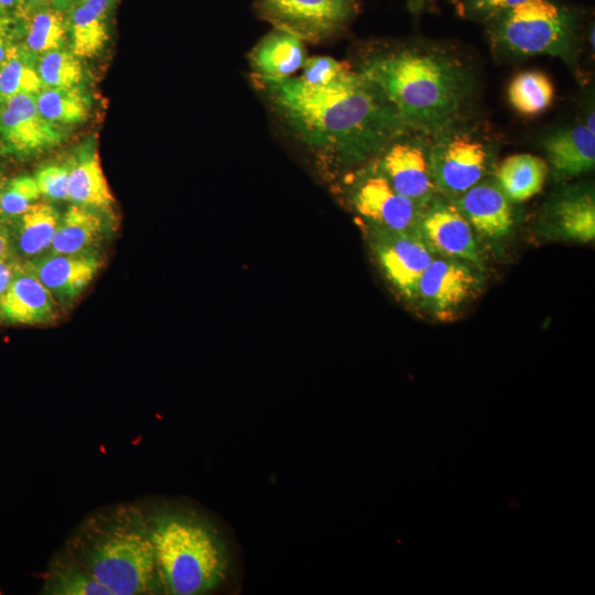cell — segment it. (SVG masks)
<instances>
[{
  "label": "cell",
  "instance_id": "12",
  "mask_svg": "<svg viewBox=\"0 0 595 595\" xmlns=\"http://www.w3.org/2000/svg\"><path fill=\"white\" fill-rule=\"evenodd\" d=\"M404 134L391 141L374 164L397 193L424 207L437 193L429 150L419 141L403 139Z\"/></svg>",
  "mask_w": 595,
  "mask_h": 595
},
{
  "label": "cell",
  "instance_id": "24",
  "mask_svg": "<svg viewBox=\"0 0 595 595\" xmlns=\"http://www.w3.org/2000/svg\"><path fill=\"white\" fill-rule=\"evenodd\" d=\"M100 216L85 206L73 204L60 218L52 240V251L57 255L82 253L101 236Z\"/></svg>",
  "mask_w": 595,
  "mask_h": 595
},
{
  "label": "cell",
  "instance_id": "8",
  "mask_svg": "<svg viewBox=\"0 0 595 595\" xmlns=\"http://www.w3.org/2000/svg\"><path fill=\"white\" fill-rule=\"evenodd\" d=\"M344 190L351 208L365 224L419 234L423 207L397 193L375 164L349 175Z\"/></svg>",
  "mask_w": 595,
  "mask_h": 595
},
{
  "label": "cell",
  "instance_id": "38",
  "mask_svg": "<svg viewBox=\"0 0 595 595\" xmlns=\"http://www.w3.org/2000/svg\"><path fill=\"white\" fill-rule=\"evenodd\" d=\"M52 3V0H20V11L29 10L44 4ZM19 11V12H20Z\"/></svg>",
  "mask_w": 595,
  "mask_h": 595
},
{
  "label": "cell",
  "instance_id": "7",
  "mask_svg": "<svg viewBox=\"0 0 595 595\" xmlns=\"http://www.w3.org/2000/svg\"><path fill=\"white\" fill-rule=\"evenodd\" d=\"M440 131L429 149L432 180L437 192L457 197L487 174L490 148L466 131Z\"/></svg>",
  "mask_w": 595,
  "mask_h": 595
},
{
  "label": "cell",
  "instance_id": "37",
  "mask_svg": "<svg viewBox=\"0 0 595 595\" xmlns=\"http://www.w3.org/2000/svg\"><path fill=\"white\" fill-rule=\"evenodd\" d=\"M0 11L17 17L20 11V0H0Z\"/></svg>",
  "mask_w": 595,
  "mask_h": 595
},
{
  "label": "cell",
  "instance_id": "20",
  "mask_svg": "<svg viewBox=\"0 0 595 595\" xmlns=\"http://www.w3.org/2000/svg\"><path fill=\"white\" fill-rule=\"evenodd\" d=\"M99 260L82 253L45 257L28 268L52 294L75 298L94 279Z\"/></svg>",
  "mask_w": 595,
  "mask_h": 595
},
{
  "label": "cell",
  "instance_id": "29",
  "mask_svg": "<svg viewBox=\"0 0 595 595\" xmlns=\"http://www.w3.org/2000/svg\"><path fill=\"white\" fill-rule=\"evenodd\" d=\"M511 106L523 116H537L553 101L554 87L551 79L538 71L516 75L508 87Z\"/></svg>",
  "mask_w": 595,
  "mask_h": 595
},
{
  "label": "cell",
  "instance_id": "28",
  "mask_svg": "<svg viewBox=\"0 0 595 595\" xmlns=\"http://www.w3.org/2000/svg\"><path fill=\"white\" fill-rule=\"evenodd\" d=\"M43 84L36 69V57L18 42L0 66V104L19 94L36 95Z\"/></svg>",
  "mask_w": 595,
  "mask_h": 595
},
{
  "label": "cell",
  "instance_id": "39",
  "mask_svg": "<svg viewBox=\"0 0 595 595\" xmlns=\"http://www.w3.org/2000/svg\"><path fill=\"white\" fill-rule=\"evenodd\" d=\"M9 250V240L7 234L0 228V260L6 259Z\"/></svg>",
  "mask_w": 595,
  "mask_h": 595
},
{
  "label": "cell",
  "instance_id": "34",
  "mask_svg": "<svg viewBox=\"0 0 595 595\" xmlns=\"http://www.w3.org/2000/svg\"><path fill=\"white\" fill-rule=\"evenodd\" d=\"M524 0H459L466 14L486 21Z\"/></svg>",
  "mask_w": 595,
  "mask_h": 595
},
{
  "label": "cell",
  "instance_id": "14",
  "mask_svg": "<svg viewBox=\"0 0 595 595\" xmlns=\"http://www.w3.org/2000/svg\"><path fill=\"white\" fill-rule=\"evenodd\" d=\"M473 229L488 239L505 237L513 224L511 202L496 181H480L454 202Z\"/></svg>",
  "mask_w": 595,
  "mask_h": 595
},
{
  "label": "cell",
  "instance_id": "35",
  "mask_svg": "<svg viewBox=\"0 0 595 595\" xmlns=\"http://www.w3.org/2000/svg\"><path fill=\"white\" fill-rule=\"evenodd\" d=\"M19 42L17 18L0 11V66Z\"/></svg>",
  "mask_w": 595,
  "mask_h": 595
},
{
  "label": "cell",
  "instance_id": "13",
  "mask_svg": "<svg viewBox=\"0 0 595 595\" xmlns=\"http://www.w3.org/2000/svg\"><path fill=\"white\" fill-rule=\"evenodd\" d=\"M65 132L37 109L35 95L19 94L0 104V139L8 151L32 154L63 141Z\"/></svg>",
  "mask_w": 595,
  "mask_h": 595
},
{
  "label": "cell",
  "instance_id": "41",
  "mask_svg": "<svg viewBox=\"0 0 595 595\" xmlns=\"http://www.w3.org/2000/svg\"><path fill=\"white\" fill-rule=\"evenodd\" d=\"M2 188V176H1V173H0V191Z\"/></svg>",
  "mask_w": 595,
  "mask_h": 595
},
{
  "label": "cell",
  "instance_id": "17",
  "mask_svg": "<svg viewBox=\"0 0 595 595\" xmlns=\"http://www.w3.org/2000/svg\"><path fill=\"white\" fill-rule=\"evenodd\" d=\"M299 37L273 29L261 37L248 55L255 80H278L293 76L306 60Z\"/></svg>",
  "mask_w": 595,
  "mask_h": 595
},
{
  "label": "cell",
  "instance_id": "16",
  "mask_svg": "<svg viewBox=\"0 0 595 595\" xmlns=\"http://www.w3.org/2000/svg\"><path fill=\"white\" fill-rule=\"evenodd\" d=\"M56 315L52 292L29 270L17 271L0 296V316L14 324H39Z\"/></svg>",
  "mask_w": 595,
  "mask_h": 595
},
{
  "label": "cell",
  "instance_id": "1",
  "mask_svg": "<svg viewBox=\"0 0 595 595\" xmlns=\"http://www.w3.org/2000/svg\"><path fill=\"white\" fill-rule=\"evenodd\" d=\"M255 82L291 132L328 166L374 159L409 131L379 89L350 66L324 86L296 76Z\"/></svg>",
  "mask_w": 595,
  "mask_h": 595
},
{
  "label": "cell",
  "instance_id": "27",
  "mask_svg": "<svg viewBox=\"0 0 595 595\" xmlns=\"http://www.w3.org/2000/svg\"><path fill=\"white\" fill-rule=\"evenodd\" d=\"M60 218L51 204L34 203L19 221L17 238L20 250L33 256L51 247Z\"/></svg>",
  "mask_w": 595,
  "mask_h": 595
},
{
  "label": "cell",
  "instance_id": "15",
  "mask_svg": "<svg viewBox=\"0 0 595 595\" xmlns=\"http://www.w3.org/2000/svg\"><path fill=\"white\" fill-rule=\"evenodd\" d=\"M120 0H83L67 11L71 51L93 58L110 39L112 18Z\"/></svg>",
  "mask_w": 595,
  "mask_h": 595
},
{
  "label": "cell",
  "instance_id": "10",
  "mask_svg": "<svg viewBox=\"0 0 595 595\" xmlns=\"http://www.w3.org/2000/svg\"><path fill=\"white\" fill-rule=\"evenodd\" d=\"M366 227L370 249L386 278L402 296L414 301L418 282L433 253L419 234Z\"/></svg>",
  "mask_w": 595,
  "mask_h": 595
},
{
  "label": "cell",
  "instance_id": "19",
  "mask_svg": "<svg viewBox=\"0 0 595 595\" xmlns=\"http://www.w3.org/2000/svg\"><path fill=\"white\" fill-rule=\"evenodd\" d=\"M552 236L586 244L595 237V201L589 190H573L556 197L548 209Z\"/></svg>",
  "mask_w": 595,
  "mask_h": 595
},
{
  "label": "cell",
  "instance_id": "25",
  "mask_svg": "<svg viewBox=\"0 0 595 595\" xmlns=\"http://www.w3.org/2000/svg\"><path fill=\"white\" fill-rule=\"evenodd\" d=\"M42 593L47 595H111L64 549L51 560Z\"/></svg>",
  "mask_w": 595,
  "mask_h": 595
},
{
  "label": "cell",
  "instance_id": "31",
  "mask_svg": "<svg viewBox=\"0 0 595 595\" xmlns=\"http://www.w3.org/2000/svg\"><path fill=\"white\" fill-rule=\"evenodd\" d=\"M34 177L20 175L9 181L0 191V213L18 216L26 212L40 198Z\"/></svg>",
  "mask_w": 595,
  "mask_h": 595
},
{
  "label": "cell",
  "instance_id": "36",
  "mask_svg": "<svg viewBox=\"0 0 595 595\" xmlns=\"http://www.w3.org/2000/svg\"><path fill=\"white\" fill-rule=\"evenodd\" d=\"M18 269L6 259L0 260V296L7 291Z\"/></svg>",
  "mask_w": 595,
  "mask_h": 595
},
{
  "label": "cell",
  "instance_id": "6",
  "mask_svg": "<svg viewBox=\"0 0 595 595\" xmlns=\"http://www.w3.org/2000/svg\"><path fill=\"white\" fill-rule=\"evenodd\" d=\"M263 21L304 43H321L344 31L359 12L358 0H253Z\"/></svg>",
  "mask_w": 595,
  "mask_h": 595
},
{
  "label": "cell",
  "instance_id": "26",
  "mask_svg": "<svg viewBox=\"0 0 595 595\" xmlns=\"http://www.w3.org/2000/svg\"><path fill=\"white\" fill-rule=\"evenodd\" d=\"M41 115L48 121L63 126L85 121L90 112L91 100L83 89L43 87L35 95Z\"/></svg>",
  "mask_w": 595,
  "mask_h": 595
},
{
  "label": "cell",
  "instance_id": "11",
  "mask_svg": "<svg viewBox=\"0 0 595 595\" xmlns=\"http://www.w3.org/2000/svg\"><path fill=\"white\" fill-rule=\"evenodd\" d=\"M418 231L432 253L482 267L473 228L454 202L436 198L429 202L422 208Z\"/></svg>",
  "mask_w": 595,
  "mask_h": 595
},
{
  "label": "cell",
  "instance_id": "22",
  "mask_svg": "<svg viewBox=\"0 0 595 595\" xmlns=\"http://www.w3.org/2000/svg\"><path fill=\"white\" fill-rule=\"evenodd\" d=\"M68 199L96 209H109L115 202L94 143L85 144L69 163Z\"/></svg>",
  "mask_w": 595,
  "mask_h": 595
},
{
  "label": "cell",
  "instance_id": "5",
  "mask_svg": "<svg viewBox=\"0 0 595 595\" xmlns=\"http://www.w3.org/2000/svg\"><path fill=\"white\" fill-rule=\"evenodd\" d=\"M488 22L493 39L511 52L555 55L570 46L576 15L555 0H524Z\"/></svg>",
  "mask_w": 595,
  "mask_h": 595
},
{
  "label": "cell",
  "instance_id": "9",
  "mask_svg": "<svg viewBox=\"0 0 595 595\" xmlns=\"http://www.w3.org/2000/svg\"><path fill=\"white\" fill-rule=\"evenodd\" d=\"M482 282L475 266L453 258H433L418 282L414 301L439 320L448 321L477 295Z\"/></svg>",
  "mask_w": 595,
  "mask_h": 595
},
{
  "label": "cell",
  "instance_id": "40",
  "mask_svg": "<svg viewBox=\"0 0 595 595\" xmlns=\"http://www.w3.org/2000/svg\"><path fill=\"white\" fill-rule=\"evenodd\" d=\"M80 1L83 0H52V4L67 12L72 7H74Z\"/></svg>",
  "mask_w": 595,
  "mask_h": 595
},
{
  "label": "cell",
  "instance_id": "18",
  "mask_svg": "<svg viewBox=\"0 0 595 595\" xmlns=\"http://www.w3.org/2000/svg\"><path fill=\"white\" fill-rule=\"evenodd\" d=\"M548 160L556 178L589 172L595 164V130L586 125L558 130L544 140Z\"/></svg>",
  "mask_w": 595,
  "mask_h": 595
},
{
  "label": "cell",
  "instance_id": "33",
  "mask_svg": "<svg viewBox=\"0 0 595 595\" xmlns=\"http://www.w3.org/2000/svg\"><path fill=\"white\" fill-rule=\"evenodd\" d=\"M68 164H47L40 167L34 175L41 195L51 199H68Z\"/></svg>",
  "mask_w": 595,
  "mask_h": 595
},
{
  "label": "cell",
  "instance_id": "3",
  "mask_svg": "<svg viewBox=\"0 0 595 595\" xmlns=\"http://www.w3.org/2000/svg\"><path fill=\"white\" fill-rule=\"evenodd\" d=\"M64 550L111 595L162 594L147 515L134 505L91 512Z\"/></svg>",
  "mask_w": 595,
  "mask_h": 595
},
{
  "label": "cell",
  "instance_id": "2",
  "mask_svg": "<svg viewBox=\"0 0 595 595\" xmlns=\"http://www.w3.org/2000/svg\"><path fill=\"white\" fill-rule=\"evenodd\" d=\"M393 107L408 130L437 132L466 105L472 78L461 61L423 44L374 53L357 69Z\"/></svg>",
  "mask_w": 595,
  "mask_h": 595
},
{
  "label": "cell",
  "instance_id": "30",
  "mask_svg": "<svg viewBox=\"0 0 595 595\" xmlns=\"http://www.w3.org/2000/svg\"><path fill=\"white\" fill-rule=\"evenodd\" d=\"M36 69L43 87H77L84 78L80 58L64 47L40 55L36 58Z\"/></svg>",
  "mask_w": 595,
  "mask_h": 595
},
{
  "label": "cell",
  "instance_id": "23",
  "mask_svg": "<svg viewBox=\"0 0 595 595\" xmlns=\"http://www.w3.org/2000/svg\"><path fill=\"white\" fill-rule=\"evenodd\" d=\"M548 170V163L540 156L513 154L498 165L496 182L511 203H520L541 192Z\"/></svg>",
  "mask_w": 595,
  "mask_h": 595
},
{
  "label": "cell",
  "instance_id": "21",
  "mask_svg": "<svg viewBox=\"0 0 595 595\" xmlns=\"http://www.w3.org/2000/svg\"><path fill=\"white\" fill-rule=\"evenodd\" d=\"M15 18L20 45L36 58L69 42L67 12L52 3L22 10Z\"/></svg>",
  "mask_w": 595,
  "mask_h": 595
},
{
  "label": "cell",
  "instance_id": "4",
  "mask_svg": "<svg viewBox=\"0 0 595 595\" xmlns=\"http://www.w3.org/2000/svg\"><path fill=\"white\" fill-rule=\"evenodd\" d=\"M145 515L162 594H207L226 581L228 547L207 518L175 507Z\"/></svg>",
  "mask_w": 595,
  "mask_h": 595
},
{
  "label": "cell",
  "instance_id": "32",
  "mask_svg": "<svg viewBox=\"0 0 595 595\" xmlns=\"http://www.w3.org/2000/svg\"><path fill=\"white\" fill-rule=\"evenodd\" d=\"M349 65L331 56L316 55L306 57L301 69V82L311 86H324L337 78Z\"/></svg>",
  "mask_w": 595,
  "mask_h": 595
}]
</instances>
